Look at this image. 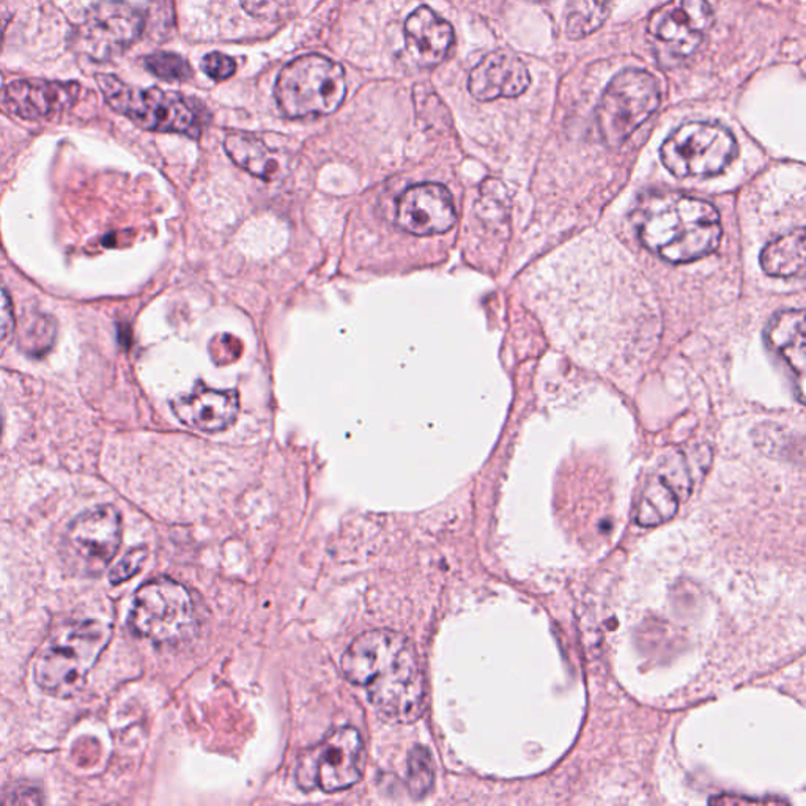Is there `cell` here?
I'll return each instance as SVG.
<instances>
[{
    "instance_id": "obj_1",
    "label": "cell",
    "mask_w": 806,
    "mask_h": 806,
    "mask_svg": "<svg viewBox=\"0 0 806 806\" xmlns=\"http://www.w3.org/2000/svg\"><path fill=\"white\" fill-rule=\"evenodd\" d=\"M352 684L366 688L375 709L394 724H413L424 713V676L413 643L394 630L360 634L342 656Z\"/></svg>"
},
{
    "instance_id": "obj_2",
    "label": "cell",
    "mask_w": 806,
    "mask_h": 806,
    "mask_svg": "<svg viewBox=\"0 0 806 806\" xmlns=\"http://www.w3.org/2000/svg\"><path fill=\"white\" fill-rule=\"evenodd\" d=\"M637 228L641 243L670 264L706 257L721 240L720 214L713 203L676 192L645 199Z\"/></svg>"
},
{
    "instance_id": "obj_3",
    "label": "cell",
    "mask_w": 806,
    "mask_h": 806,
    "mask_svg": "<svg viewBox=\"0 0 806 806\" xmlns=\"http://www.w3.org/2000/svg\"><path fill=\"white\" fill-rule=\"evenodd\" d=\"M111 640V627L82 621L65 627L40 652L36 684L60 698L75 695L86 684L90 670Z\"/></svg>"
},
{
    "instance_id": "obj_4",
    "label": "cell",
    "mask_w": 806,
    "mask_h": 806,
    "mask_svg": "<svg viewBox=\"0 0 806 806\" xmlns=\"http://www.w3.org/2000/svg\"><path fill=\"white\" fill-rule=\"evenodd\" d=\"M277 106L288 119L334 114L344 103V68L320 54L290 62L277 76Z\"/></svg>"
},
{
    "instance_id": "obj_5",
    "label": "cell",
    "mask_w": 806,
    "mask_h": 806,
    "mask_svg": "<svg viewBox=\"0 0 806 806\" xmlns=\"http://www.w3.org/2000/svg\"><path fill=\"white\" fill-rule=\"evenodd\" d=\"M97 82L108 104L142 130L199 136V117L180 95L128 86L112 75H98Z\"/></svg>"
},
{
    "instance_id": "obj_6",
    "label": "cell",
    "mask_w": 806,
    "mask_h": 806,
    "mask_svg": "<svg viewBox=\"0 0 806 806\" xmlns=\"http://www.w3.org/2000/svg\"><path fill=\"white\" fill-rule=\"evenodd\" d=\"M130 627L139 638L152 643H180L196 629L191 594L174 579H153L134 596Z\"/></svg>"
},
{
    "instance_id": "obj_7",
    "label": "cell",
    "mask_w": 806,
    "mask_h": 806,
    "mask_svg": "<svg viewBox=\"0 0 806 806\" xmlns=\"http://www.w3.org/2000/svg\"><path fill=\"white\" fill-rule=\"evenodd\" d=\"M738 152V142L725 126L692 122L663 142L660 158L674 177L709 178L724 173Z\"/></svg>"
},
{
    "instance_id": "obj_8",
    "label": "cell",
    "mask_w": 806,
    "mask_h": 806,
    "mask_svg": "<svg viewBox=\"0 0 806 806\" xmlns=\"http://www.w3.org/2000/svg\"><path fill=\"white\" fill-rule=\"evenodd\" d=\"M660 104L659 82L651 73L627 68L608 84L597 106V126L604 141L618 147L632 136Z\"/></svg>"
},
{
    "instance_id": "obj_9",
    "label": "cell",
    "mask_w": 806,
    "mask_h": 806,
    "mask_svg": "<svg viewBox=\"0 0 806 806\" xmlns=\"http://www.w3.org/2000/svg\"><path fill=\"white\" fill-rule=\"evenodd\" d=\"M366 749L355 728L331 732L319 749L302 758L298 769V782L305 791L316 787L323 793L350 790L363 776Z\"/></svg>"
},
{
    "instance_id": "obj_10",
    "label": "cell",
    "mask_w": 806,
    "mask_h": 806,
    "mask_svg": "<svg viewBox=\"0 0 806 806\" xmlns=\"http://www.w3.org/2000/svg\"><path fill=\"white\" fill-rule=\"evenodd\" d=\"M707 0H671L649 21V36L663 64H676L692 56L713 25Z\"/></svg>"
},
{
    "instance_id": "obj_11",
    "label": "cell",
    "mask_w": 806,
    "mask_h": 806,
    "mask_svg": "<svg viewBox=\"0 0 806 806\" xmlns=\"http://www.w3.org/2000/svg\"><path fill=\"white\" fill-rule=\"evenodd\" d=\"M144 27V16L126 0H101L87 12L76 38L87 57L106 62L133 46Z\"/></svg>"
},
{
    "instance_id": "obj_12",
    "label": "cell",
    "mask_w": 806,
    "mask_h": 806,
    "mask_svg": "<svg viewBox=\"0 0 806 806\" xmlns=\"http://www.w3.org/2000/svg\"><path fill=\"white\" fill-rule=\"evenodd\" d=\"M122 532V517L114 506L87 510L69 525L65 536L69 561L84 574H100L119 552Z\"/></svg>"
},
{
    "instance_id": "obj_13",
    "label": "cell",
    "mask_w": 806,
    "mask_h": 806,
    "mask_svg": "<svg viewBox=\"0 0 806 806\" xmlns=\"http://www.w3.org/2000/svg\"><path fill=\"white\" fill-rule=\"evenodd\" d=\"M397 224L416 236L446 233L457 222L454 200L443 185L411 186L397 202Z\"/></svg>"
},
{
    "instance_id": "obj_14",
    "label": "cell",
    "mask_w": 806,
    "mask_h": 806,
    "mask_svg": "<svg viewBox=\"0 0 806 806\" xmlns=\"http://www.w3.org/2000/svg\"><path fill=\"white\" fill-rule=\"evenodd\" d=\"M81 87L76 82L20 79L3 90V101L12 114L24 120H42L62 114L78 101Z\"/></svg>"
},
{
    "instance_id": "obj_15",
    "label": "cell",
    "mask_w": 806,
    "mask_h": 806,
    "mask_svg": "<svg viewBox=\"0 0 806 806\" xmlns=\"http://www.w3.org/2000/svg\"><path fill=\"white\" fill-rule=\"evenodd\" d=\"M530 81V73L521 58L507 51H495L473 68L468 89L477 101H494L520 97Z\"/></svg>"
},
{
    "instance_id": "obj_16",
    "label": "cell",
    "mask_w": 806,
    "mask_h": 806,
    "mask_svg": "<svg viewBox=\"0 0 806 806\" xmlns=\"http://www.w3.org/2000/svg\"><path fill=\"white\" fill-rule=\"evenodd\" d=\"M174 415L185 426L200 432H222L235 424L240 413L239 393L197 386L191 393L178 396L173 402Z\"/></svg>"
},
{
    "instance_id": "obj_17",
    "label": "cell",
    "mask_w": 806,
    "mask_h": 806,
    "mask_svg": "<svg viewBox=\"0 0 806 806\" xmlns=\"http://www.w3.org/2000/svg\"><path fill=\"white\" fill-rule=\"evenodd\" d=\"M405 34L419 60L430 67L441 64L454 43L452 25L429 7H419L411 13L405 24Z\"/></svg>"
},
{
    "instance_id": "obj_18",
    "label": "cell",
    "mask_w": 806,
    "mask_h": 806,
    "mask_svg": "<svg viewBox=\"0 0 806 806\" xmlns=\"http://www.w3.org/2000/svg\"><path fill=\"white\" fill-rule=\"evenodd\" d=\"M768 341L773 352L790 366L798 377L805 374V311L791 309L776 313L768 328Z\"/></svg>"
},
{
    "instance_id": "obj_19",
    "label": "cell",
    "mask_w": 806,
    "mask_h": 806,
    "mask_svg": "<svg viewBox=\"0 0 806 806\" xmlns=\"http://www.w3.org/2000/svg\"><path fill=\"white\" fill-rule=\"evenodd\" d=\"M225 153L236 166L262 180L272 181L279 177L280 162L262 139L250 133L228 134L224 141Z\"/></svg>"
},
{
    "instance_id": "obj_20",
    "label": "cell",
    "mask_w": 806,
    "mask_h": 806,
    "mask_svg": "<svg viewBox=\"0 0 806 806\" xmlns=\"http://www.w3.org/2000/svg\"><path fill=\"white\" fill-rule=\"evenodd\" d=\"M761 266L769 276H801L805 269L804 229L786 233L769 243L762 250Z\"/></svg>"
},
{
    "instance_id": "obj_21",
    "label": "cell",
    "mask_w": 806,
    "mask_h": 806,
    "mask_svg": "<svg viewBox=\"0 0 806 806\" xmlns=\"http://www.w3.org/2000/svg\"><path fill=\"white\" fill-rule=\"evenodd\" d=\"M677 509H680L677 495L659 476L651 477L645 483L638 503L637 523L644 528L659 527L673 519Z\"/></svg>"
},
{
    "instance_id": "obj_22",
    "label": "cell",
    "mask_w": 806,
    "mask_h": 806,
    "mask_svg": "<svg viewBox=\"0 0 806 806\" xmlns=\"http://www.w3.org/2000/svg\"><path fill=\"white\" fill-rule=\"evenodd\" d=\"M145 68L156 78L170 82H184L191 79L192 69L184 57L173 53H155L145 57Z\"/></svg>"
},
{
    "instance_id": "obj_23",
    "label": "cell",
    "mask_w": 806,
    "mask_h": 806,
    "mask_svg": "<svg viewBox=\"0 0 806 806\" xmlns=\"http://www.w3.org/2000/svg\"><path fill=\"white\" fill-rule=\"evenodd\" d=\"M408 786L416 797H422L433 786V762L429 751L416 747L408 760Z\"/></svg>"
},
{
    "instance_id": "obj_24",
    "label": "cell",
    "mask_w": 806,
    "mask_h": 806,
    "mask_svg": "<svg viewBox=\"0 0 806 806\" xmlns=\"http://www.w3.org/2000/svg\"><path fill=\"white\" fill-rule=\"evenodd\" d=\"M297 0H242L243 9L262 21H283L290 16Z\"/></svg>"
},
{
    "instance_id": "obj_25",
    "label": "cell",
    "mask_w": 806,
    "mask_h": 806,
    "mask_svg": "<svg viewBox=\"0 0 806 806\" xmlns=\"http://www.w3.org/2000/svg\"><path fill=\"white\" fill-rule=\"evenodd\" d=\"M147 550L142 549V546L130 550V552H128L125 556L114 565L111 574H109V579H111L112 585H120V583L128 582V579L133 578V576L141 571L142 564L145 563V560H147Z\"/></svg>"
},
{
    "instance_id": "obj_26",
    "label": "cell",
    "mask_w": 806,
    "mask_h": 806,
    "mask_svg": "<svg viewBox=\"0 0 806 806\" xmlns=\"http://www.w3.org/2000/svg\"><path fill=\"white\" fill-rule=\"evenodd\" d=\"M235 69V60L225 54L211 53L202 58V71L214 81H225L231 78Z\"/></svg>"
},
{
    "instance_id": "obj_27",
    "label": "cell",
    "mask_w": 806,
    "mask_h": 806,
    "mask_svg": "<svg viewBox=\"0 0 806 806\" xmlns=\"http://www.w3.org/2000/svg\"><path fill=\"white\" fill-rule=\"evenodd\" d=\"M53 338L54 330L51 320L38 319L32 323V327L29 328V330H24L21 344H23V346H27V349H47V346L53 344Z\"/></svg>"
},
{
    "instance_id": "obj_28",
    "label": "cell",
    "mask_w": 806,
    "mask_h": 806,
    "mask_svg": "<svg viewBox=\"0 0 806 806\" xmlns=\"http://www.w3.org/2000/svg\"><path fill=\"white\" fill-rule=\"evenodd\" d=\"M14 334V317L12 301L9 295L0 287V356L5 353L9 345L12 344Z\"/></svg>"
},
{
    "instance_id": "obj_29",
    "label": "cell",
    "mask_w": 806,
    "mask_h": 806,
    "mask_svg": "<svg viewBox=\"0 0 806 806\" xmlns=\"http://www.w3.org/2000/svg\"><path fill=\"white\" fill-rule=\"evenodd\" d=\"M597 3H600V5H605V3L610 2V0H596Z\"/></svg>"
}]
</instances>
